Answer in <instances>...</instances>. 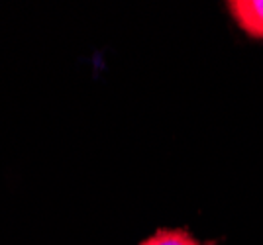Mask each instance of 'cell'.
Wrapping results in <instances>:
<instances>
[{
	"label": "cell",
	"mask_w": 263,
	"mask_h": 245,
	"mask_svg": "<svg viewBox=\"0 0 263 245\" xmlns=\"http://www.w3.org/2000/svg\"><path fill=\"white\" fill-rule=\"evenodd\" d=\"M226 6L241 32L263 39V0H230Z\"/></svg>",
	"instance_id": "obj_1"
},
{
	"label": "cell",
	"mask_w": 263,
	"mask_h": 245,
	"mask_svg": "<svg viewBox=\"0 0 263 245\" xmlns=\"http://www.w3.org/2000/svg\"><path fill=\"white\" fill-rule=\"evenodd\" d=\"M142 245H198V241L185 230H159L157 234L142 241Z\"/></svg>",
	"instance_id": "obj_2"
}]
</instances>
